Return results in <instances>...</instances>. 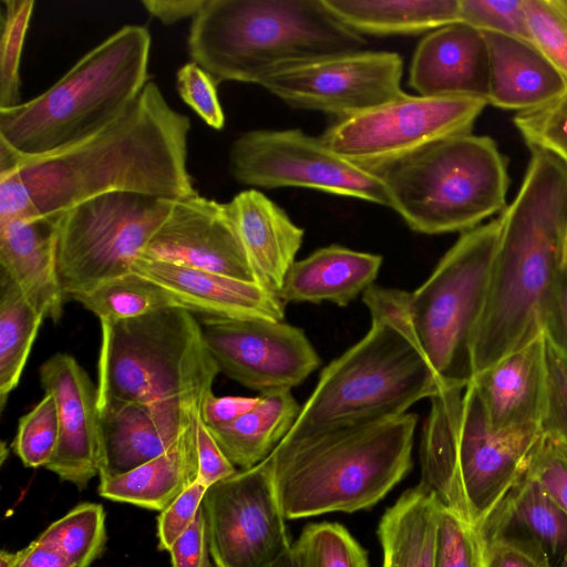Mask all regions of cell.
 Here are the masks:
<instances>
[{
    "label": "cell",
    "instance_id": "6da1fadb",
    "mask_svg": "<svg viewBox=\"0 0 567 567\" xmlns=\"http://www.w3.org/2000/svg\"><path fill=\"white\" fill-rule=\"evenodd\" d=\"M189 130V117L150 80L120 116L74 143L22 156L0 142V224L60 214L110 193L169 200L196 195Z\"/></svg>",
    "mask_w": 567,
    "mask_h": 567
},
{
    "label": "cell",
    "instance_id": "7a4b0ae2",
    "mask_svg": "<svg viewBox=\"0 0 567 567\" xmlns=\"http://www.w3.org/2000/svg\"><path fill=\"white\" fill-rule=\"evenodd\" d=\"M499 236L483 313L472 343L473 377L544 332L551 288L567 247V166L529 150Z\"/></svg>",
    "mask_w": 567,
    "mask_h": 567
},
{
    "label": "cell",
    "instance_id": "3957f363",
    "mask_svg": "<svg viewBox=\"0 0 567 567\" xmlns=\"http://www.w3.org/2000/svg\"><path fill=\"white\" fill-rule=\"evenodd\" d=\"M408 297V291L375 285L362 293L371 315L369 331L322 369L279 443L393 419L447 389L414 334Z\"/></svg>",
    "mask_w": 567,
    "mask_h": 567
},
{
    "label": "cell",
    "instance_id": "277c9868",
    "mask_svg": "<svg viewBox=\"0 0 567 567\" xmlns=\"http://www.w3.org/2000/svg\"><path fill=\"white\" fill-rule=\"evenodd\" d=\"M417 415L279 443L264 460L287 519L354 513L383 499L413 466Z\"/></svg>",
    "mask_w": 567,
    "mask_h": 567
},
{
    "label": "cell",
    "instance_id": "5b68a950",
    "mask_svg": "<svg viewBox=\"0 0 567 567\" xmlns=\"http://www.w3.org/2000/svg\"><path fill=\"white\" fill-rule=\"evenodd\" d=\"M420 446V484L466 522L482 527L528 473L540 426L493 430L473 383L431 398Z\"/></svg>",
    "mask_w": 567,
    "mask_h": 567
},
{
    "label": "cell",
    "instance_id": "8992f818",
    "mask_svg": "<svg viewBox=\"0 0 567 567\" xmlns=\"http://www.w3.org/2000/svg\"><path fill=\"white\" fill-rule=\"evenodd\" d=\"M365 43L322 0H205L187 37L192 62L217 84H258L276 69L361 51Z\"/></svg>",
    "mask_w": 567,
    "mask_h": 567
},
{
    "label": "cell",
    "instance_id": "52a82bcc",
    "mask_svg": "<svg viewBox=\"0 0 567 567\" xmlns=\"http://www.w3.org/2000/svg\"><path fill=\"white\" fill-rule=\"evenodd\" d=\"M152 37L127 24L86 52L53 85L0 109V142L22 156L84 138L120 116L150 81Z\"/></svg>",
    "mask_w": 567,
    "mask_h": 567
},
{
    "label": "cell",
    "instance_id": "ba28073f",
    "mask_svg": "<svg viewBox=\"0 0 567 567\" xmlns=\"http://www.w3.org/2000/svg\"><path fill=\"white\" fill-rule=\"evenodd\" d=\"M218 373L200 322L185 308L101 323L97 400L202 413Z\"/></svg>",
    "mask_w": 567,
    "mask_h": 567
},
{
    "label": "cell",
    "instance_id": "9c48e42d",
    "mask_svg": "<svg viewBox=\"0 0 567 567\" xmlns=\"http://www.w3.org/2000/svg\"><path fill=\"white\" fill-rule=\"evenodd\" d=\"M377 173L391 208L416 233L462 234L507 206L508 159L487 135L441 140Z\"/></svg>",
    "mask_w": 567,
    "mask_h": 567
},
{
    "label": "cell",
    "instance_id": "30bf717a",
    "mask_svg": "<svg viewBox=\"0 0 567 567\" xmlns=\"http://www.w3.org/2000/svg\"><path fill=\"white\" fill-rule=\"evenodd\" d=\"M499 218L464 231L430 277L409 292L414 334L447 389L473 379L472 343L486 301L499 236Z\"/></svg>",
    "mask_w": 567,
    "mask_h": 567
},
{
    "label": "cell",
    "instance_id": "8fae6325",
    "mask_svg": "<svg viewBox=\"0 0 567 567\" xmlns=\"http://www.w3.org/2000/svg\"><path fill=\"white\" fill-rule=\"evenodd\" d=\"M174 202L110 193L61 213L58 268L66 300L73 293L130 274Z\"/></svg>",
    "mask_w": 567,
    "mask_h": 567
},
{
    "label": "cell",
    "instance_id": "7c38bea8",
    "mask_svg": "<svg viewBox=\"0 0 567 567\" xmlns=\"http://www.w3.org/2000/svg\"><path fill=\"white\" fill-rule=\"evenodd\" d=\"M487 101L401 96L338 120L321 138L338 154L379 172L447 137L472 133Z\"/></svg>",
    "mask_w": 567,
    "mask_h": 567
},
{
    "label": "cell",
    "instance_id": "4fadbf2b",
    "mask_svg": "<svg viewBox=\"0 0 567 567\" xmlns=\"http://www.w3.org/2000/svg\"><path fill=\"white\" fill-rule=\"evenodd\" d=\"M228 162L231 176L244 185L311 188L391 208L379 173L347 159L321 136L299 128L245 132L233 141Z\"/></svg>",
    "mask_w": 567,
    "mask_h": 567
},
{
    "label": "cell",
    "instance_id": "5bb4252c",
    "mask_svg": "<svg viewBox=\"0 0 567 567\" xmlns=\"http://www.w3.org/2000/svg\"><path fill=\"white\" fill-rule=\"evenodd\" d=\"M202 508L216 567H274L292 547L265 461L209 486Z\"/></svg>",
    "mask_w": 567,
    "mask_h": 567
},
{
    "label": "cell",
    "instance_id": "9a60e30c",
    "mask_svg": "<svg viewBox=\"0 0 567 567\" xmlns=\"http://www.w3.org/2000/svg\"><path fill=\"white\" fill-rule=\"evenodd\" d=\"M396 52L354 51L287 65L258 83L285 103L347 118L405 92Z\"/></svg>",
    "mask_w": 567,
    "mask_h": 567
},
{
    "label": "cell",
    "instance_id": "2e32d148",
    "mask_svg": "<svg viewBox=\"0 0 567 567\" xmlns=\"http://www.w3.org/2000/svg\"><path fill=\"white\" fill-rule=\"evenodd\" d=\"M199 322L219 372L250 390H291L321 364L305 331L282 320L205 316Z\"/></svg>",
    "mask_w": 567,
    "mask_h": 567
},
{
    "label": "cell",
    "instance_id": "e0dca14e",
    "mask_svg": "<svg viewBox=\"0 0 567 567\" xmlns=\"http://www.w3.org/2000/svg\"><path fill=\"white\" fill-rule=\"evenodd\" d=\"M140 257L256 282L225 203L198 193L174 202Z\"/></svg>",
    "mask_w": 567,
    "mask_h": 567
},
{
    "label": "cell",
    "instance_id": "ac0fdd59",
    "mask_svg": "<svg viewBox=\"0 0 567 567\" xmlns=\"http://www.w3.org/2000/svg\"><path fill=\"white\" fill-rule=\"evenodd\" d=\"M39 375L44 392L55 400L60 429L58 446L44 467L83 489L99 476L102 460L97 389L69 353L50 357L40 367Z\"/></svg>",
    "mask_w": 567,
    "mask_h": 567
},
{
    "label": "cell",
    "instance_id": "d6986e66",
    "mask_svg": "<svg viewBox=\"0 0 567 567\" xmlns=\"http://www.w3.org/2000/svg\"><path fill=\"white\" fill-rule=\"evenodd\" d=\"M102 426L100 481L125 474L164 454L200 412L97 400Z\"/></svg>",
    "mask_w": 567,
    "mask_h": 567
},
{
    "label": "cell",
    "instance_id": "ffe728a7",
    "mask_svg": "<svg viewBox=\"0 0 567 567\" xmlns=\"http://www.w3.org/2000/svg\"><path fill=\"white\" fill-rule=\"evenodd\" d=\"M409 84L423 96L487 101L489 63L484 33L463 22L427 33L414 51Z\"/></svg>",
    "mask_w": 567,
    "mask_h": 567
},
{
    "label": "cell",
    "instance_id": "44dd1931",
    "mask_svg": "<svg viewBox=\"0 0 567 567\" xmlns=\"http://www.w3.org/2000/svg\"><path fill=\"white\" fill-rule=\"evenodd\" d=\"M131 271L163 287L194 313L284 320L285 303L256 282L143 257Z\"/></svg>",
    "mask_w": 567,
    "mask_h": 567
},
{
    "label": "cell",
    "instance_id": "7402d4cb",
    "mask_svg": "<svg viewBox=\"0 0 567 567\" xmlns=\"http://www.w3.org/2000/svg\"><path fill=\"white\" fill-rule=\"evenodd\" d=\"M543 334L476 373L473 383L493 430L540 426L547 399ZM542 427V426H540Z\"/></svg>",
    "mask_w": 567,
    "mask_h": 567
},
{
    "label": "cell",
    "instance_id": "603a6c76",
    "mask_svg": "<svg viewBox=\"0 0 567 567\" xmlns=\"http://www.w3.org/2000/svg\"><path fill=\"white\" fill-rule=\"evenodd\" d=\"M60 214L0 224V267L44 318L59 323L66 301L59 268Z\"/></svg>",
    "mask_w": 567,
    "mask_h": 567
},
{
    "label": "cell",
    "instance_id": "cb8c5ba5",
    "mask_svg": "<svg viewBox=\"0 0 567 567\" xmlns=\"http://www.w3.org/2000/svg\"><path fill=\"white\" fill-rule=\"evenodd\" d=\"M225 206L256 282L278 296L289 268L296 261L305 230L256 188L239 192Z\"/></svg>",
    "mask_w": 567,
    "mask_h": 567
},
{
    "label": "cell",
    "instance_id": "d4e9b609",
    "mask_svg": "<svg viewBox=\"0 0 567 567\" xmlns=\"http://www.w3.org/2000/svg\"><path fill=\"white\" fill-rule=\"evenodd\" d=\"M484 35L489 63L488 105L525 112L567 89V80L533 42L496 33Z\"/></svg>",
    "mask_w": 567,
    "mask_h": 567
},
{
    "label": "cell",
    "instance_id": "484cf974",
    "mask_svg": "<svg viewBox=\"0 0 567 567\" xmlns=\"http://www.w3.org/2000/svg\"><path fill=\"white\" fill-rule=\"evenodd\" d=\"M382 256L340 245L321 247L289 268L280 300L288 302H332L346 307L374 285Z\"/></svg>",
    "mask_w": 567,
    "mask_h": 567
},
{
    "label": "cell",
    "instance_id": "4316f807",
    "mask_svg": "<svg viewBox=\"0 0 567 567\" xmlns=\"http://www.w3.org/2000/svg\"><path fill=\"white\" fill-rule=\"evenodd\" d=\"M190 423L164 454L115 477L100 481L99 494L107 499L164 511L197 481V426Z\"/></svg>",
    "mask_w": 567,
    "mask_h": 567
},
{
    "label": "cell",
    "instance_id": "83f0119b",
    "mask_svg": "<svg viewBox=\"0 0 567 567\" xmlns=\"http://www.w3.org/2000/svg\"><path fill=\"white\" fill-rule=\"evenodd\" d=\"M441 503L417 484L404 491L380 518L381 567H435Z\"/></svg>",
    "mask_w": 567,
    "mask_h": 567
},
{
    "label": "cell",
    "instance_id": "f1b7e54d",
    "mask_svg": "<svg viewBox=\"0 0 567 567\" xmlns=\"http://www.w3.org/2000/svg\"><path fill=\"white\" fill-rule=\"evenodd\" d=\"M485 535L518 534L538 544L555 567L567 553V513L530 471L482 526Z\"/></svg>",
    "mask_w": 567,
    "mask_h": 567
},
{
    "label": "cell",
    "instance_id": "f546056e",
    "mask_svg": "<svg viewBox=\"0 0 567 567\" xmlns=\"http://www.w3.org/2000/svg\"><path fill=\"white\" fill-rule=\"evenodd\" d=\"M301 405L291 390L260 393L258 403L235 421L207 426L226 457L241 470L266 460L295 424Z\"/></svg>",
    "mask_w": 567,
    "mask_h": 567
},
{
    "label": "cell",
    "instance_id": "4dcf8cb0",
    "mask_svg": "<svg viewBox=\"0 0 567 567\" xmlns=\"http://www.w3.org/2000/svg\"><path fill=\"white\" fill-rule=\"evenodd\" d=\"M322 1L343 24L360 34H414L460 22V0Z\"/></svg>",
    "mask_w": 567,
    "mask_h": 567
},
{
    "label": "cell",
    "instance_id": "1f68e13d",
    "mask_svg": "<svg viewBox=\"0 0 567 567\" xmlns=\"http://www.w3.org/2000/svg\"><path fill=\"white\" fill-rule=\"evenodd\" d=\"M44 316L0 270V408L18 386Z\"/></svg>",
    "mask_w": 567,
    "mask_h": 567
},
{
    "label": "cell",
    "instance_id": "d6a6232c",
    "mask_svg": "<svg viewBox=\"0 0 567 567\" xmlns=\"http://www.w3.org/2000/svg\"><path fill=\"white\" fill-rule=\"evenodd\" d=\"M68 300L81 303L101 323L132 319L171 307L184 308L173 293L132 271L73 293Z\"/></svg>",
    "mask_w": 567,
    "mask_h": 567
},
{
    "label": "cell",
    "instance_id": "836d02e7",
    "mask_svg": "<svg viewBox=\"0 0 567 567\" xmlns=\"http://www.w3.org/2000/svg\"><path fill=\"white\" fill-rule=\"evenodd\" d=\"M38 538L55 546L72 567H91L105 547V512L100 504H80L53 522Z\"/></svg>",
    "mask_w": 567,
    "mask_h": 567
},
{
    "label": "cell",
    "instance_id": "e575fe53",
    "mask_svg": "<svg viewBox=\"0 0 567 567\" xmlns=\"http://www.w3.org/2000/svg\"><path fill=\"white\" fill-rule=\"evenodd\" d=\"M291 550L296 567H370L364 548L337 523L307 525Z\"/></svg>",
    "mask_w": 567,
    "mask_h": 567
},
{
    "label": "cell",
    "instance_id": "d590c367",
    "mask_svg": "<svg viewBox=\"0 0 567 567\" xmlns=\"http://www.w3.org/2000/svg\"><path fill=\"white\" fill-rule=\"evenodd\" d=\"M33 0H3L0 38V109L18 105L20 61L34 11Z\"/></svg>",
    "mask_w": 567,
    "mask_h": 567
},
{
    "label": "cell",
    "instance_id": "8d00e7d4",
    "mask_svg": "<svg viewBox=\"0 0 567 567\" xmlns=\"http://www.w3.org/2000/svg\"><path fill=\"white\" fill-rule=\"evenodd\" d=\"M59 416L54 398H43L18 422L12 443L14 453L27 467L45 466L59 442Z\"/></svg>",
    "mask_w": 567,
    "mask_h": 567
},
{
    "label": "cell",
    "instance_id": "74e56055",
    "mask_svg": "<svg viewBox=\"0 0 567 567\" xmlns=\"http://www.w3.org/2000/svg\"><path fill=\"white\" fill-rule=\"evenodd\" d=\"M435 567H488L486 536L441 504Z\"/></svg>",
    "mask_w": 567,
    "mask_h": 567
},
{
    "label": "cell",
    "instance_id": "f35d334b",
    "mask_svg": "<svg viewBox=\"0 0 567 567\" xmlns=\"http://www.w3.org/2000/svg\"><path fill=\"white\" fill-rule=\"evenodd\" d=\"M513 123L529 150L547 152L567 166V89L538 107L516 113Z\"/></svg>",
    "mask_w": 567,
    "mask_h": 567
},
{
    "label": "cell",
    "instance_id": "ab89813d",
    "mask_svg": "<svg viewBox=\"0 0 567 567\" xmlns=\"http://www.w3.org/2000/svg\"><path fill=\"white\" fill-rule=\"evenodd\" d=\"M460 22L483 33L532 42L525 0H460Z\"/></svg>",
    "mask_w": 567,
    "mask_h": 567
},
{
    "label": "cell",
    "instance_id": "60d3db41",
    "mask_svg": "<svg viewBox=\"0 0 567 567\" xmlns=\"http://www.w3.org/2000/svg\"><path fill=\"white\" fill-rule=\"evenodd\" d=\"M532 42L567 80V19L550 0H525Z\"/></svg>",
    "mask_w": 567,
    "mask_h": 567
},
{
    "label": "cell",
    "instance_id": "b9f144b4",
    "mask_svg": "<svg viewBox=\"0 0 567 567\" xmlns=\"http://www.w3.org/2000/svg\"><path fill=\"white\" fill-rule=\"evenodd\" d=\"M177 91L183 100L208 126L221 130L225 114L217 94V83L199 65L188 62L176 73Z\"/></svg>",
    "mask_w": 567,
    "mask_h": 567
},
{
    "label": "cell",
    "instance_id": "7bdbcfd3",
    "mask_svg": "<svg viewBox=\"0 0 567 567\" xmlns=\"http://www.w3.org/2000/svg\"><path fill=\"white\" fill-rule=\"evenodd\" d=\"M547 372V399L540 426L546 436L567 447V359L548 342Z\"/></svg>",
    "mask_w": 567,
    "mask_h": 567
},
{
    "label": "cell",
    "instance_id": "ee69618b",
    "mask_svg": "<svg viewBox=\"0 0 567 567\" xmlns=\"http://www.w3.org/2000/svg\"><path fill=\"white\" fill-rule=\"evenodd\" d=\"M485 536L488 567H553L546 551L527 537L512 533Z\"/></svg>",
    "mask_w": 567,
    "mask_h": 567
},
{
    "label": "cell",
    "instance_id": "f6af8a7d",
    "mask_svg": "<svg viewBox=\"0 0 567 567\" xmlns=\"http://www.w3.org/2000/svg\"><path fill=\"white\" fill-rule=\"evenodd\" d=\"M207 487L199 482L193 483L157 518L158 548L169 551L175 540L190 526Z\"/></svg>",
    "mask_w": 567,
    "mask_h": 567
},
{
    "label": "cell",
    "instance_id": "bcb514c9",
    "mask_svg": "<svg viewBox=\"0 0 567 567\" xmlns=\"http://www.w3.org/2000/svg\"><path fill=\"white\" fill-rule=\"evenodd\" d=\"M543 332L548 344L567 359V247L547 302Z\"/></svg>",
    "mask_w": 567,
    "mask_h": 567
},
{
    "label": "cell",
    "instance_id": "7dc6e473",
    "mask_svg": "<svg viewBox=\"0 0 567 567\" xmlns=\"http://www.w3.org/2000/svg\"><path fill=\"white\" fill-rule=\"evenodd\" d=\"M172 567H213L203 508L169 549Z\"/></svg>",
    "mask_w": 567,
    "mask_h": 567
},
{
    "label": "cell",
    "instance_id": "c3c4849f",
    "mask_svg": "<svg viewBox=\"0 0 567 567\" xmlns=\"http://www.w3.org/2000/svg\"><path fill=\"white\" fill-rule=\"evenodd\" d=\"M530 471L567 513V465L554 442L546 435Z\"/></svg>",
    "mask_w": 567,
    "mask_h": 567
},
{
    "label": "cell",
    "instance_id": "681fc988",
    "mask_svg": "<svg viewBox=\"0 0 567 567\" xmlns=\"http://www.w3.org/2000/svg\"><path fill=\"white\" fill-rule=\"evenodd\" d=\"M197 482L207 488L237 472L236 466L226 457L202 417L197 426Z\"/></svg>",
    "mask_w": 567,
    "mask_h": 567
},
{
    "label": "cell",
    "instance_id": "f907efd6",
    "mask_svg": "<svg viewBox=\"0 0 567 567\" xmlns=\"http://www.w3.org/2000/svg\"><path fill=\"white\" fill-rule=\"evenodd\" d=\"M259 400L258 396H215L209 393L202 406V420L207 426L230 423L249 412Z\"/></svg>",
    "mask_w": 567,
    "mask_h": 567
},
{
    "label": "cell",
    "instance_id": "816d5d0a",
    "mask_svg": "<svg viewBox=\"0 0 567 567\" xmlns=\"http://www.w3.org/2000/svg\"><path fill=\"white\" fill-rule=\"evenodd\" d=\"M205 0H142L145 10L165 25L194 18Z\"/></svg>",
    "mask_w": 567,
    "mask_h": 567
},
{
    "label": "cell",
    "instance_id": "f5cc1de1",
    "mask_svg": "<svg viewBox=\"0 0 567 567\" xmlns=\"http://www.w3.org/2000/svg\"><path fill=\"white\" fill-rule=\"evenodd\" d=\"M12 567H72V565L55 546L37 538L17 551Z\"/></svg>",
    "mask_w": 567,
    "mask_h": 567
},
{
    "label": "cell",
    "instance_id": "db71d44e",
    "mask_svg": "<svg viewBox=\"0 0 567 567\" xmlns=\"http://www.w3.org/2000/svg\"><path fill=\"white\" fill-rule=\"evenodd\" d=\"M17 558V553H9L1 550L0 554V567H12Z\"/></svg>",
    "mask_w": 567,
    "mask_h": 567
},
{
    "label": "cell",
    "instance_id": "11a10c76",
    "mask_svg": "<svg viewBox=\"0 0 567 567\" xmlns=\"http://www.w3.org/2000/svg\"><path fill=\"white\" fill-rule=\"evenodd\" d=\"M274 567H296L292 550L290 549Z\"/></svg>",
    "mask_w": 567,
    "mask_h": 567
},
{
    "label": "cell",
    "instance_id": "9f6ffc18",
    "mask_svg": "<svg viewBox=\"0 0 567 567\" xmlns=\"http://www.w3.org/2000/svg\"><path fill=\"white\" fill-rule=\"evenodd\" d=\"M553 6L567 19V0H550Z\"/></svg>",
    "mask_w": 567,
    "mask_h": 567
},
{
    "label": "cell",
    "instance_id": "6f0895ef",
    "mask_svg": "<svg viewBox=\"0 0 567 567\" xmlns=\"http://www.w3.org/2000/svg\"><path fill=\"white\" fill-rule=\"evenodd\" d=\"M551 441L554 442V444H555L559 455L561 456V458L564 460L565 464L567 465V447L565 445L554 441V440H551Z\"/></svg>",
    "mask_w": 567,
    "mask_h": 567
},
{
    "label": "cell",
    "instance_id": "680465c9",
    "mask_svg": "<svg viewBox=\"0 0 567 567\" xmlns=\"http://www.w3.org/2000/svg\"><path fill=\"white\" fill-rule=\"evenodd\" d=\"M555 567H567V553Z\"/></svg>",
    "mask_w": 567,
    "mask_h": 567
}]
</instances>
